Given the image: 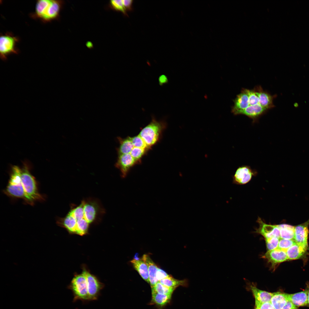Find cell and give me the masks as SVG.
<instances>
[{
	"label": "cell",
	"mask_w": 309,
	"mask_h": 309,
	"mask_svg": "<svg viewBox=\"0 0 309 309\" xmlns=\"http://www.w3.org/2000/svg\"><path fill=\"white\" fill-rule=\"evenodd\" d=\"M256 308L259 309H275L270 302H255Z\"/></svg>",
	"instance_id": "obj_34"
},
{
	"label": "cell",
	"mask_w": 309,
	"mask_h": 309,
	"mask_svg": "<svg viewBox=\"0 0 309 309\" xmlns=\"http://www.w3.org/2000/svg\"><path fill=\"white\" fill-rule=\"evenodd\" d=\"M308 247L296 243L286 250L288 259L294 260L299 259L304 254Z\"/></svg>",
	"instance_id": "obj_20"
},
{
	"label": "cell",
	"mask_w": 309,
	"mask_h": 309,
	"mask_svg": "<svg viewBox=\"0 0 309 309\" xmlns=\"http://www.w3.org/2000/svg\"><path fill=\"white\" fill-rule=\"evenodd\" d=\"M234 104L231 112L234 115L240 114L241 113L249 106V97L246 89L243 88L233 100Z\"/></svg>",
	"instance_id": "obj_12"
},
{
	"label": "cell",
	"mask_w": 309,
	"mask_h": 309,
	"mask_svg": "<svg viewBox=\"0 0 309 309\" xmlns=\"http://www.w3.org/2000/svg\"><path fill=\"white\" fill-rule=\"evenodd\" d=\"M255 309H258V308H256Z\"/></svg>",
	"instance_id": "obj_41"
},
{
	"label": "cell",
	"mask_w": 309,
	"mask_h": 309,
	"mask_svg": "<svg viewBox=\"0 0 309 309\" xmlns=\"http://www.w3.org/2000/svg\"><path fill=\"white\" fill-rule=\"evenodd\" d=\"M69 288L72 292L73 301L89 300L87 282L85 276L82 274L76 275L72 279Z\"/></svg>",
	"instance_id": "obj_6"
},
{
	"label": "cell",
	"mask_w": 309,
	"mask_h": 309,
	"mask_svg": "<svg viewBox=\"0 0 309 309\" xmlns=\"http://www.w3.org/2000/svg\"><path fill=\"white\" fill-rule=\"evenodd\" d=\"M296 242L294 239H289L280 238L278 248L286 252L287 249Z\"/></svg>",
	"instance_id": "obj_29"
},
{
	"label": "cell",
	"mask_w": 309,
	"mask_h": 309,
	"mask_svg": "<svg viewBox=\"0 0 309 309\" xmlns=\"http://www.w3.org/2000/svg\"><path fill=\"white\" fill-rule=\"evenodd\" d=\"M263 257L271 263L272 267L288 260L286 252L277 248L274 250L268 251Z\"/></svg>",
	"instance_id": "obj_14"
},
{
	"label": "cell",
	"mask_w": 309,
	"mask_h": 309,
	"mask_svg": "<svg viewBox=\"0 0 309 309\" xmlns=\"http://www.w3.org/2000/svg\"><path fill=\"white\" fill-rule=\"evenodd\" d=\"M166 126L164 121H158L153 116L151 122L141 130L139 135L149 148L158 142Z\"/></svg>",
	"instance_id": "obj_4"
},
{
	"label": "cell",
	"mask_w": 309,
	"mask_h": 309,
	"mask_svg": "<svg viewBox=\"0 0 309 309\" xmlns=\"http://www.w3.org/2000/svg\"><path fill=\"white\" fill-rule=\"evenodd\" d=\"M152 300L153 303L162 306L167 304L170 300L172 294H164L157 292L151 289Z\"/></svg>",
	"instance_id": "obj_24"
},
{
	"label": "cell",
	"mask_w": 309,
	"mask_h": 309,
	"mask_svg": "<svg viewBox=\"0 0 309 309\" xmlns=\"http://www.w3.org/2000/svg\"><path fill=\"white\" fill-rule=\"evenodd\" d=\"M132 0H123L122 1L126 11H131L132 10Z\"/></svg>",
	"instance_id": "obj_36"
},
{
	"label": "cell",
	"mask_w": 309,
	"mask_h": 309,
	"mask_svg": "<svg viewBox=\"0 0 309 309\" xmlns=\"http://www.w3.org/2000/svg\"><path fill=\"white\" fill-rule=\"evenodd\" d=\"M294 107H295V108H297V107H298V103H294Z\"/></svg>",
	"instance_id": "obj_39"
},
{
	"label": "cell",
	"mask_w": 309,
	"mask_h": 309,
	"mask_svg": "<svg viewBox=\"0 0 309 309\" xmlns=\"http://www.w3.org/2000/svg\"><path fill=\"white\" fill-rule=\"evenodd\" d=\"M254 89L259 97V103L261 106L267 110L275 107L273 100L276 96L271 95L267 92L264 90L260 86H256Z\"/></svg>",
	"instance_id": "obj_15"
},
{
	"label": "cell",
	"mask_w": 309,
	"mask_h": 309,
	"mask_svg": "<svg viewBox=\"0 0 309 309\" xmlns=\"http://www.w3.org/2000/svg\"><path fill=\"white\" fill-rule=\"evenodd\" d=\"M308 303L309 304V290L308 292Z\"/></svg>",
	"instance_id": "obj_40"
},
{
	"label": "cell",
	"mask_w": 309,
	"mask_h": 309,
	"mask_svg": "<svg viewBox=\"0 0 309 309\" xmlns=\"http://www.w3.org/2000/svg\"><path fill=\"white\" fill-rule=\"evenodd\" d=\"M279 239L276 237L266 239V245L268 250L271 251L278 248Z\"/></svg>",
	"instance_id": "obj_31"
},
{
	"label": "cell",
	"mask_w": 309,
	"mask_h": 309,
	"mask_svg": "<svg viewBox=\"0 0 309 309\" xmlns=\"http://www.w3.org/2000/svg\"><path fill=\"white\" fill-rule=\"evenodd\" d=\"M142 259L147 265L149 275L150 284L151 288L159 282L157 279L156 273L159 267L147 254H144Z\"/></svg>",
	"instance_id": "obj_16"
},
{
	"label": "cell",
	"mask_w": 309,
	"mask_h": 309,
	"mask_svg": "<svg viewBox=\"0 0 309 309\" xmlns=\"http://www.w3.org/2000/svg\"><path fill=\"white\" fill-rule=\"evenodd\" d=\"M159 81L160 85L162 86L168 82V79L167 76L164 75H162L159 77Z\"/></svg>",
	"instance_id": "obj_38"
},
{
	"label": "cell",
	"mask_w": 309,
	"mask_h": 309,
	"mask_svg": "<svg viewBox=\"0 0 309 309\" xmlns=\"http://www.w3.org/2000/svg\"><path fill=\"white\" fill-rule=\"evenodd\" d=\"M105 213L98 199L87 198L78 205H71L66 215L58 219L57 223L70 233H75L76 231L84 233L88 231L90 224L100 220Z\"/></svg>",
	"instance_id": "obj_1"
},
{
	"label": "cell",
	"mask_w": 309,
	"mask_h": 309,
	"mask_svg": "<svg viewBox=\"0 0 309 309\" xmlns=\"http://www.w3.org/2000/svg\"><path fill=\"white\" fill-rule=\"evenodd\" d=\"M21 169L16 165L13 166L9 179L5 193L11 197L22 198L26 201L25 193L21 182Z\"/></svg>",
	"instance_id": "obj_5"
},
{
	"label": "cell",
	"mask_w": 309,
	"mask_h": 309,
	"mask_svg": "<svg viewBox=\"0 0 309 309\" xmlns=\"http://www.w3.org/2000/svg\"><path fill=\"white\" fill-rule=\"evenodd\" d=\"M282 309H298V308L291 302L288 300Z\"/></svg>",
	"instance_id": "obj_37"
},
{
	"label": "cell",
	"mask_w": 309,
	"mask_h": 309,
	"mask_svg": "<svg viewBox=\"0 0 309 309\" xmlns=\"http://www.w3.org/2000/svg\"><path fill=\"white\" fill-rule=\"evenodd\" d=\"M138 163L129 154L118 155L115 167L120 172L121 176L125 177L130 169Z\"/></svg>",
	"instance_id": "obj_10"
},
{
	"label": "cell",
	"mask_w": 309,
	"mask_h": 309,
	"mask_svg": "<svg viewBox=\"0 0 309 309\" xmlns=\"http://www.w3.org/2000/svg\"><path fill=\"white\" fill-rule=\"evenodd\" d=\"M246 90L248 96L249 106L260 104L259 97L255 90L254 89L252 90L246 89Z\"/></svg>",
	"instance_id": "obj_30"
},
{
	"label": "cell",
	"mask_w": 309,
	"mask_h": 309,
	"mask_svg": "<svg viewBox=\"0 0 309 309\" xmlns=\"http://www.w3.org/2000/svg\"><path fill=\"white\" fill-rule=\"evenodd\" d=\"M21 178L26 196V201L33 204L34 201L43 199L38 191L36 183L34 177L31 173L27 165H24L21 169Z\"/></svg>",
	"instance_id": "obj_3"
},
{
	"label": "cell",
	"mask_w": 309,
	"mask_h": 309,
	"mask_svg": "<svg viewBox=\"0 0 309 309\" xmlns=\"http://www.w3.org/2000/svg\"><path fill=\"white\" fill-rule=\"evenodd\" d=\"M135 269L145 281L150 283L148 268L142 259H134L130 261Z\"/></svg>",
	"instance_id": "obj_18"
},
{
	"label": "cell",
	"mask_w": 309,
	"mask_h": 309,
	"mask_svg": "<svg viewBox=\"0 0 309 309\" xmlns=\"http://www.w3.org/2000/svg\"><path fill=\"white\" fill-rule=\"evenodd\" d=\"M267 110L260 104H258L254 105L249 106L241 113L240 114L245 115L255 121Z\"/></svg>",
	"instance_id": "obj_19"
},
{
	"label": "cell",
	"mask_w": 309,
	"mask_h": 309,
	"mask_svg": "<svg viewBox=\"0 0 309 309\" xmlns=\"http://www.w3.org/2000/svg\"><path fill=\"white\" fill-rule=\"evenodd\" d=\"M62 3V1L58 0H38L36 4L34 17L45 22L55 19L59 15Z\"/></svg>",
	"instance_id": "obj_2"
},
{
	"label": "cell",
	"mask_w": 309,
	"mask_h": 309,
	"mask_svg": "<svg viewBox=\"0 0 309 309\" xmlns=\"http://www.w3.org/2000/svg\"><path fill=\"white\" fill-rule=\"evenodd\" d=\"M251 289L255 299V302H270L274 293L260 290L256 287L251 286Z\"/></svg>",
	"instance_id": "obj_22"
},
{
	"label": "cell",
	"mask_w": 309,
	"mask_h": 309,
	"mask_svg": "<svg viewBox=\"0 0 309 309\" xmlns=\"http://www.w3.org/2000/svg\"><path fill=\"white\" fill-rule=\"evenodd\" d=\"M256 174L257 172L251 169L249 166L244 165L240 167L237 169L233 175V183L238 185L245 184Z\"/></svg>",
	"instance_id": "obj_9"
},
{
	"label": "cell",
	"mask_w": 309,
	"mask_h": 309,
	"mask_svg": "<svg viewBox=\"0 0 309 309\" xmlns=\"http://www.w3.org/2000/svg\"><path fill=\"white\" fill-rule=\"evenodd\" d=\"M170 276L163 270L159 268H158L156 276L159 281Z\"/></svg>",
	"instance_id": "obj_35"
},
{
	"label": "cell",
	"mask_w": 309,
	"mask_h": 309,
	"mask_svg": "<svg viewBox=\"0 0 309 309\" xmlns=\"http://www.w3.org/2000/svg\"><path fill=\"white\" fill-rule=\"evenodd\" d=\"M280 231V238L294 239V227L286 224L278 225Z\"/></svg>",
	"instance_id": "obj_25"
},
{
	"label": "cell",
	"mask_w": 309,
	"mask_h": 309,
	"mask_svg": "<svg viewBox=\"0 0 309 309\" xmlns=\"http://www.w3.org/2000/svg\"><path fill=\"white\" fill-rule=\"evenodd\" d=\"M18 39L10 33L2 35L0 38V56L5 59L7 56L12 54H17V50L16 47Z\"/></svg>",
	"instance_id": "obj_7"
},
{
	"label": "cell",
	"mask_w": 309,
	"mask_h": 309,
	"mask_svg": "<svg viewBox=\"0 0 309 309\" xmlns=\"http://www.w3.org/2000/svg\"><path fill=\"white\" fill-rule=\"evenodd\" d=\"M257 222L259 224V227L257 232L266 239L273 237L280 238V229L278 225L266 224L260 217L258 218Z\"/></svg>",
	"instance_id": "obj_11"
},
{
	"label": "cell",
	"mask_w": 309,
	"mask_h": 309,
	"mask_svg": "<svg viewBox=\"0 0 309 309\" xmlns=\"http://www.w3.org/2000/svg\"><path fill=\"white\" fill-rule=\"evenodd\" d=\"M288 300V294L277 292L274 293L270 302L275 309H282Z\"/></svg>",
	"instance_id": "obj_21"
},
{
	"label": "cell",
	"mask_w": 309,
	"mask_h": 309,
	"mask_svg": "<svg viewBox=\"0 0 309 309\" xmlns=\"http://www.w3.org/2000/svg\"><path fill=\"white\" fill-rule=\"evenodd\" d=\"M110 3L112 7L114 9L121 11L126 15H127L126 11L124 5L122 0H111Z\"/></svg>",
	"instance_id": "obj_33"
},
{
	"label": "cell",
	"mask_w": 309,
	"mask_h": 309,
	"mask_svg": "<svg viewBox=\"0 0 309 309\" xmlns=\"http://www.w3.org/2000/svg\"><path fill=\"white\" fill-rule=\"evenodd\" d=\"M147 150L141 148L134 147L130 154L138 163H139L140 159L144 155Z\"/></svg>",
	"instance_id": "obj_28"
},
{
	"label": "cell",
	"mask_w": 309,
	"mask_h": 309,
	"mask_svg": "<svg viewBox=\"0 0 309 309\" xmlns=\"http://www.w3.org/2000/svg\"><path fill=\"white\" fill-rule=\"evenodd\" d=\"M309 219L305 222L294 227V240L296 243L308 247Z\"/></svg>",
	"instance_id": "obj_13"
},
{
	"label": "cell",
	"mask_w": 309,
	"mask_h": 309,
	"mask_svg": "<svg viewBox=\"0 0 309 309\" xmlns=\"http://www.w3.org/2000/svg\"><path fill=\"white\" fill-rule=\"evenodd\" d=\"M175 288L165 286L158 282L151 289L157 292L164 294H172Z\"/></svg>",
	"instance_id": "obj_27"
},
{
	"label": "cell",
	"mask_w": 309,
	"mask_h": 309,
	"mask_svg": "<svg viewBox=\"0 0 309 309\" xmlns=\"http://www.w3.org/2000/svg\"><path fill=\"white\" fill-rule=\"evenodd\" d=\"M134 147L141 148L148 150L149 148L144 140L139 135L131 137Z\"/></svg>",
	"instance_id": "obj_32"
},
{
	"label": "cell",
	"mask_w": 309,
	"mask_h": 309,
	"mask_svg": "<svg viewBox=\"0 0 309 309\" xmlns=\"http://www.w3.org/2000/svg\"><path fill=\"white\" fill-rule=\"evenodd\" d=\"M306 290L297 293L288 294V300L297 306H306L308 303V292Z\"/></svg>",
	"instance_id": "obj_17"
},
{
	"label": "cell",
	"mask_w": 309,
	"mask_h": 309,
	"mask_svg": "<svg viewBox=\"0 0 309 309\" xmlns=\"http://www.w3.org/2000/svg\"><path fill=\"white\" fill-rule=\"evenodd\" d=\"M86 278L89 300L97 299L101 290L104 286L94 275L91 274L86 270H83Z\"/></svg>",
	"instance_id": "obj_8"
},
{
	"label": "cell",
	"mask_w": 309,
	"mask_h": 309,
	"mask_svg": "<svg viewBox=\"0 0 309 309\" xmlns=\"http://www.w3.org/2000/svg\"><path fill=\"white\" fill-rule=\"evenodd\" d=\"M163 285L169 287L176 288L177 287L185 284V281L175 279L170 276L159 281Z\"/></svg>",
	"instance_id": "obj_26"
},
{
	"label": "cell",
	"mask_w": 309,
	"mask_h": 309,
	"mask_svg": "<svg viewBox=\"0 0 309 309\" xmlns=\"http://www.w3.org/2000/svg\"><path fill=\"white\" fill-rule=\"evenodd\" d=\"M118 140L120 143L117 149L118 155L130 153L134 147L131 137H128L124 139L118 137Z\"/></svg>",
	"instance_id": "obj_23"
}]
</instances>
